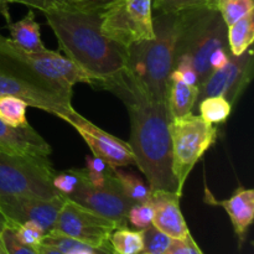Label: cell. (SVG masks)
Instances as JSON below:
<instances>
[{
  "mask_svg": "<svg viewBox=\"0 0 254 254\" xmlns=\"http://www.w3.org/2000/svg\"><path fill=\"white\" fill-rule=\"evenodd\" d=\"M94 87L112 92L126 104L130 119L128 143L135 159V166L145 176L150 191L178 193V184L173 174L170 116L166 102L154 101L124 69L98 82Z\"/></svg>",
  "mask_w": 254,
  "mask_h": 254,
  "instance_id": "1",
  "label": "cell"
},
{
  "mask_svg": "<svg viewBox=\"0 0 254 254\" xmlns=\"http://www.w3.org/2000/svg\"><path fill=\"white\" fill-rule=\"evenodd\" d=\"M102 12L66 5L44 12L60 49L93 79L92 86L126 67V49L102 32Z\"/></svg>",
  "mask_w": 254,
  "mask_h": 254,
  "instance_id": "2",
  "label": "cell"
},
{
  "mask_svg": "<svg viewBox=\"0 0 254 254\" xmlns=\"http://www.w3.org/2000/svg\"><path fill=\"white\" fill-rule=\"evenodd\" d=\"M155 36L126 50L124 71L156 102H166L169 78L175 64L179 32L178 12L153 14Z\"/></svg>",
  "mask_w": 254,
  "mask_h": 254,
  "instance_id": "3",
  "label": "cell"
},
{
  "mask_svg": "<svg viewBox=\"0 0 254 254\" xmlns=\"http://www.w3.org/2000/svg\"><path fill=\"white\" fill-rule=\"evenodd\" d=\"M0 96H15L32 108L41 109L57 118L74 111L72 88L46 78L15 57L5 46L0 34Z\"/></svg>",
  "mask_w": 254,
  "mask_h": 254,
  "instance_id": "4",
  "label": "cell"
},
{
  "mask_svg": "<svg viewBox=\"0 0 254 254\" xmlns=\"http://www.w3.org/2000/svg\"><path fill=\"white\" fill-rule=\"evenodd\" d=\"M178 15L175 57L188 55L192 60L201 84L212 72L210 66L212 52L220 47H228L227 25L218 10L207 5L183 10Z\"/></svg>",
  "mask_w": 254,
  "mask_h": 254,
  "instance_id": "5",
  "label": "cell"
},
{
  "mask_svg": "<svg viewBox=\"0 0 254 254\" xmlns=\"http://www.w3.org/2000/svg\"><path fill=\"white\" fill-rule=\"evenodd\" d=\"M173 174L178 184V193L183 196L184 186L193 166L216 143L218 130L200 116L190 113L170 119Z\"/></svg>",
  "mask_w": 254,
  "mask_h": 254,
  "instance_id": "6",
  "label": "cell"
},
{
  "mask_svg": "<svg viewBox=\"0 0 254 254\" xmlns=\"http://www.w3.org/2000/svg\"><path fill=\"white\" fill-rule=\"evenodd\" d=\"M55 169L49 158H30L0 151V200L6 197L54 198Z\"/></svg>",
  "mask_w": 254,
  "mask_h": 254,
  "instance_id": "7",
  "label": "cell"
},
{
  "mask_svg": "<svg viewBox=\"0 0 254 254\" xmlns=\"http://www.w3.org/2000/svg\"><path fill=\"white\" fill-rule=\"evenodd\" d=\"M102 32L123 49L155 36L151 0H119L102 12Z\"/></svg>",
  "mask_w": 254,
  "mask_h": 254,
  "instance_id": "8",
  "label": "cell"
},
{
  "mask_svg": "<svg viewBox=\"0 0 254 254\" xmlns=\"http://www.w3.org/2000/svg\"><path fill=\"white\" fill-rule=\"evenodd\" d=\"M116 228L119 227L114 221L66 198L50 232L73 238L94 250H104L109 246V236Z\"/></svg>",
  "mask_w": 254,
  "mask_h": 254,
  "instance_id": "9",
  "label": "cell"
},
{
  "mask_svg": "<svg viewBox=\"0 0 254 254\" xmlns=\"http://www.w3.org/2000/svg\"><path fill=\"white\" fill-rule=\"evenodd\" d=\"M253 77V49L250 47L241 56H231L225 67L216 69L198 86V99L222 96L232 106L251 83Z\"/></svg>",
  "mask_w": 254,
  "mask_h": 254,
  "instance_id": "10",
  "label": "cell"
},
{
  "mask_svg": "<svg viewBox=\"0 0 254 254\" xmlns=\"http://www.w3.org/2000/svg\"><path fill=\"white\" fill-rule=\"evenodd\" d=\"M60 119L68 123L86 141L94 156H98L112 168L135 165L133 151L128 141H124L89 122L77 111Z\"/></svg>",
  "mask_w": 254,
  "mask_h": 254,
  "instance_id": "11",
  "label": "cell"
},
{
  "mask_svg": "<svg viewBox=\"0 0 254 254\" xmlns=\"http://www.w3.org/2000/svg\"><path fill=\"white\" fill-rule=\"evenodd\" d=\"M5 46L15 57L21 60L35 71L51 81L64 84L71 88L77 83H87L91 86L93 84V79L78 64H74L67 56H62L59 52L50 51L47 49L39 52L25 51L6 37H5Z\"/></svg>",
  "mask_w": 254,
  "mask_h": 254,
  "instance_id": "12",
  "label": "cell"
},
{
  "mask_svg": "<svg viewBox=\"0 0 254 254\" xmlns=\"http://www.w3.org/2000/svg\"><path fill=\"white\" fill-rule=\"evenodd\" d=\"M67 200L92 211L99 216L114 221L118 227H127L128 212L134 202L122 190L98 189L88 184L82 169V180L76 190L66 197Z\"/></svg>",
  "mask_w": 254,
  "mask_h": 254,
  "instance_id": "13",
  "label": "cell"
},
{
  "mask_svg": "<svg viewBox=\"0 0 254 254\" xmlns=\"http://www.w3.org/2000/svg\"><path fill=\"white\" fill-rule=\"evenodd\" d=\"M66 197H6L0 200V212L11 225L34 222L47 233L52 230Z\"/></svg>",
  "mask_w": 254,
  "mask_h": 254,
  "instance_id": "14",
  "label": "cell"
},
{
  "mask_svg": "<svg viewBox=\"0 0 254 254\" xmlns=\"http://www.w3.org/2000/svg\"><path fill=\"white\" fill-rule=\"evenodd\" d=\"M0 151L30 158H49L52 148L30 124L11 127L0 119Z\"/></svg>",
  "mask_w": 254,
  "mask_h": 254,
  "instance_id": "15",
  "label": "cell"
},
{
  "mask_svg": "<svg viewBox=\"0 0 254 254\" xmlns=\"http://www.w3.org/2000/svg\"><path fill=\"white\" fill-rule=\"evenodd\" d=\"M180 197L171 191H151L149 201L154 208L153 226L173 240L190 233L180 210Z\"/></svg>",
  "mask_w": 254,
  "mask_h": 254,
  "instance_id": "16",
  "label": "cell"
},
{
  "mask_svg": "<svg viewBox=\"0 0 254 254\" xmlns=\"http://www.w3.org/2000/svg\"><path fill=\"white\" fill-rule=\"evenodd\" d=\"M206 193H207L206 200L208 203L225 208L228 217H230L231 223H232L233 231L238 238L240 247H242L243 243L246 242V238H247L248 230H250L254 220L253 189L238 188L230 198L223 201L215 200L208 191Z\"/></svg>",
  "mask_w": 254,
  "mask_h": 254,
  "instance_id": "17",
  "label": "cell"
},
{
  "mask_svg": "<svg viewBox=\"0 0 254 254\" xmlns=\"http://www.w3.org/2000/svg\"><path fill=\"white\" fill-rule=\"evenodd\" d=\"M197 99L198 86L186 83L171 72L166 93V106L170 119L192 113L193 108L197 106Z\"/></svg>",
  "mask_w": 254,
  "mask_h": 254,
  "instance_id": "18",
  "label": "cell"
},
{
  "mask_svg": "<svg viewBox=\"0 0 254 254\" xmlns=\"http://www.w3.org/2000/svg\"><path fill=\"white\" fill-rule=\"evenodd\" d=\"M7 29L10 32V40L25 51L39 52L46 49L42 44L40 25L35 20L32 10H29V12L19 21L9 22Z\"/></svg>",
  "mask_w": 254,
  "mask_h": 254,
  "instance_id": "19",
  "label": "cell"
},
{
  "mask_svg": "<svg viewBox=\"0 0 254 254\" xmlns=\"http://www.w3.org/2000/svg\"><path fill=\"white\" fill-rule=\"evenodd\" d=\"M254 41V11L227 26V44L232 56H241Z\"/></svg>",
  "mask_w": 254,
  "mask_h": 254,
  "instance_id": "20",
  "label": "cell"
},
{
  "mask_svg": "<svg viewBox=\"0 0 254 254\" xmlns=\"http://www.w3.org/2000/svg\"><path fill=\"white\" fill-rule=\"evenodd\" d=\"M83 171L86 180L94 188L122 190L114 175V168L98 156H86V168H83Z\"/></svg>",
  "mask_w": 254,
  "mask_h": 254,
  "instance_id": "21",
  "label": "cell"
},
{
  "mask_svg": "<svg viewBox=\"0 0 254 254\" xmlns=\"http://www.w3.org/2000/svg\"><path fill=\"white\" fill-rule=\"evenodd\" d=\"M108 242L114 254H141L144 252L143 230L116 228L109 236Z\"/></svg>",
  "mask_w": 254,
  "mask_h": 254,
  "instance_id": "22",
  "label": "cell"
},
{
  "mask_svg": "<svg viewBox=\"0 0 254 254\" xmlns=\"http://www.w3.org/2000/svg\"><path fill=\"white\" fill-rule=\"evenodd\" d=\"M114 175L118 180L122 191L129 200L133 201L134 203L149 200L151 192L150 188L140 178L123 170V168H114Z\"/></svg>",
  "mask_w": 254,
  "mask_h": 254,
  "instance_id": "23",
  "label": "cell"
},
{
  "mask_svg": "<svg viewBox=\"0 0 254 254\" xmlns=\"http://www.w3.org/2000/svg\"><path fill=\"white\" fill-rule=\"evenodd\" d=\"M200 117L210 124L225 123L231 116L233 106L222 96L206 97L197 104Z\"/></svg>",
  "mask_w": 254,
  "mask_h": 254,
  "instance_id": "24",
  "label": "cell"
},
{
  "mask_svg": "<svg viewBox=\"0 0 254 254\" xmlns=\"http://www.w3.org/2000/svg\"><path fill=\"white\" fill-rule=\"evenodd\" d=\"M27 107L29 104L19 97L0 96V119L11 127L27 126Z\"/></svg>",
  "mask_w": 254,
  "mask_h": 254,
  "instance_id": "25",
  "label": "cell"
},
{
  "mask_svg": "<svg viewBox=\"0 0 254 254\" xmlns=\"http://www.w3.org/2000/svg\"><path fill=\"white\" fill-rule=\"evenodd\" d=\"M215 7L227 26L254 11V0H217Z\"/></svg>",
  "mask_w": 254,
  "mask_h": 254,
  "instance_id": "26",
  "label": "cell"
},
{
  "mask_svg": "<svg viewBox=\"0 0 254 254\" xmlns=\"http://www.w3.org/2000/svg\"><path fill=\"white\" fill-rule=\"evenodd\" d=\"M82 180V169H69L64 171L55 170L52 175V185L60 195L68 197L77 189Z\"/></svg>",
  "mask_w": 254,
  "mask_h": 254,
  "instance_id": "27",
  "label": "cell"
},
{
  "mask_svg": "<svg viewBox=\"0 0 254 254\" xmlns=\"http://www.w3.org/2000/svg\"><path fill=\"white\" fill-rule=\"evenodd\" d=\"M173 238L159 231L153 225L143 230L144 252L151 254H164L170 246Z\"/></svg>",
  "mask_w": 254,
  "mask_h": 254,
  "instance_id": "28",
  "label": "cell"
},
{
  "mask_svg": "<svg viewBox=\"0 0 254 254\" xmlns=\"http://www.w3.org/2000/svg\"><path fill=\"white\" fill-rule=\"evenodd\" d=\"M0 242L6 254H39L36 247L25 245L17 238L15 228L11 223H9L0 233Z\"/></svg>",
  "mask_w": 254,
  "mask_h": 254,
  "instance_id": "29",
  "label": "cell"
},
{
  "mask_svg": "<svg viewBox=\"0 0 254 254\" xmlns=\"http://www.w3.org/2000/svg\"><path fill=\"white\" fill-rule=\"evenodd\" d=\"M153 217L154 208L149 200L134 203L128 212V222L138 230H145L153 225Z\"/></svg>",
  "mask_w": 254,
  "mask_h": 254,
  "instance_id": "30",
  "label": "cell"
},
{
  "mask_svg": "<svg viewBox=\"0 0 254 254\" xmlns=\"http://www.w3.org/2000/svg\"><path fill=\"white\" fill-rule=\"evenodd\" d=\"M208 0H151L153 12H179L207 5Z\"/></svg>",
  "mask_w": 254,
  "mask_h": 254,
  "instance_id": "31",
  "label": "cell"
},
{
  "mask_svg": "<svg viewBox=\"0 0 254 254\" xmlns=\"http://www.w3.org/2000/svg\"><path fill=\"white\" fill-rule=\"evenodd\" d=\"M16 232L17 238L22 243L31 247H37L42 243L46 232L40 227L39 225L34 222H25L21 225H12Z\"/></svg>",
  "mask_w": 254,
  "mask_h": 254,
  "instance_id": "32",
  "label": "cell"
},
{
  "mask_svg": "<svg viewBox=\"0 0 254 254\" xmlns=\"http://www.w3.org/2000/svg\"><path fill=\"white\" fill-rule=\"evenodd\" d=\"M171 72L186 83L192 84V86L200 84L192 60L188 55H180V56L175 57V64H174V68Z\"/></svg>",
  "mask_w": 254,
  "mask_h": 254,
  "instance_id": "33",
  "label": "cell"
},
{
  "mask_svg": "<svg viewBox=\"0 0 254 254\" xmlns=\"http://www.w3.org/2000/svg\"><path fill=\"white\" fill-rule=\"evenodd\" d=\"M164 254H203L202 251L193 240L191 233L186 237L171 241L170 246Z\"/></svg>",
  "mask_w": 254,
  "mask_h": 254,
  "instance_id": "34",
  "label": "cell"
},
{
  "mask_svg": "<svg viewBox=\"0 0 254 254\" xmlns=\"http://www.w3.org/2000/svg\"><path fill=\"white\" fill-rule=\"evenodd\" d=\"M118 1L119 0H68L66 6L83 11H104Z\"/></svg>",
  "mask_w": 254,
  "mask_h": 254,
  "instance_id": "35",
  "label": "cell"
},
{
  "mask_svg": "<svg viewBox=\"0 0 254 254\" xmlns=\"http://www.w3.org/2000/svg\"><path fill=\"white\" fill-rule=\"evenodd\" d=\"M12 2L25 5L27 7L37 9L40 11L45 12L50 9L64 6V5H66L67 0H11V4Z\"/></svg>",
  "mask_w": 254,
  "mask_h": 254,
  "instance_id": "36",
  "label": "cell"
},
{
  "mask_svg": "<svg viewBox=\"0 0 254 254\" xmlns=\"http://www.w3.org/2000/svg\"><path fill=\"white\" fill-rule=\"evenodd\" d=\"M232 54L230 52L228 47H220V49L215 50L210 57V66L212 71L220 69L225 67L230 61Z\"/></svg>",
  "mask_w": 254,
  "mask_h": 254,
  "instance_id": "37",
  "label": "cell"
},
{
  "mask_svg": "<svg viewBox=\"0 0 254 254\" xmlns=\"http://www.w3.org/2000/svg\"><path fill=\"white\" fill-rule=\"evenodd\" d=\"M10 4L11 0H0V15L5 19L6 24L11 22V17H10Z\"/></svg>",
  "mask_w": 254,
  "mask_h": 254,
  "instance_id": "38",
  "label": "cell"
},
{
  "mask_svg": "<svg viewBox=\"0 0 254 254\" xmlns=\"http://www.w3.org/2000/svg\"><path fill=\"white\" fill-rule=\"evenodd\" d=\"M36 248L39 254H67L62 252V251L57 250V248L51 247V246H47V245H42V243L40 246H37Z\"/></svg>",
  "mask_w": 254,
  "mask_h": 254,
  "instance_id": "39",
  "label": "cell"
},
{
  "mask_svg": "<svg viewBox=\"0 0 254 254\" xmlns=\"http://www.w3.org/2000/svg\"><path fill=\"white\" fill-rule=\"evenodd\" d=\"M7 225H9V221H7L6 217L0 212V233L2 232V230H4Z\"/></svg>",
  "mask_w": 254,
  "mask_h": 254,
  "instance_id": "40",
  "label": "cell"
},
{
  "mask_svg": "<svg viewBox=\"0 0 254 254\" xmlns=\"http://www.w3.org/2000/svg\"><path fill=\"white\" fill-rule=\"evenodd\" d=\"M216 2H217V0H208V1H207V6L215 7Z\"/></svg>",
  "mask_w": 254,
  "mask_h": 254,
  "instance_id": "41",
  "label": "cell"
},
{
  "mask_svg": "<svg viewBox=\"0 0 254 254\" xmlns=\"http://www.w3.org/2000/svg\"><path fill=\"white\" fill-rule=\"evenodd\" d=\"M0 254H6V252H5V250H4V247H2L1 242H0Z\"/></svg>",
  "mask_w": 254,
  "mask_h": 254,
  "instance_id": "42",
  "label": "cell"
},
{
  "mask_svg": "<svg viewBox=\"0 0 254 254\" xmlns=\"http://www.w3.org/2000/svg\"><path fill=\"white\" fill-rule=\"evenodd\" d=\"M67 1H68V0H67Z\"/></svg>",
  "mask_w": 254,
  "mask_h": 254,
  "instance_id": "43",
  "label": "cell"
}]
</instances>
